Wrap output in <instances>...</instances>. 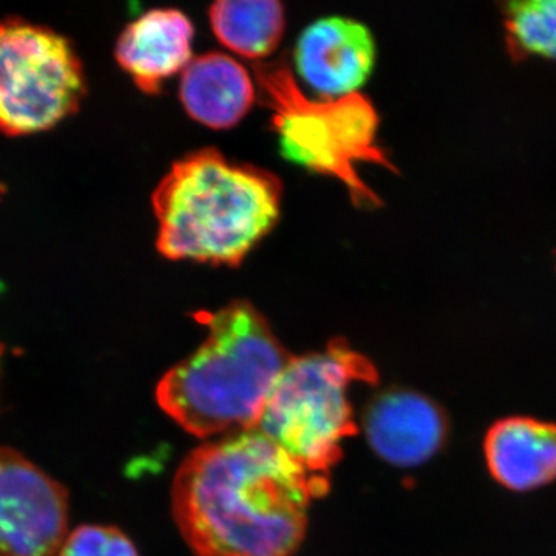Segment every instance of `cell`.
Segmentation results:
<instances>
[{
	"mask_svg": "<svg viewBox=\"0 0 556 556\" xmlns=\"http://www.w3.org/2000/svg\"><path fill=\"white\" fill-rule=\"evenodd\" d=\"M327 490V477L251 430L185 457L172 511L195 556H291L305 540L311 501Z\"/></svg>",
	"mask_w": 556,
	"mask_h": 556,
	"instance_id": "obj_1",
	"label": "cell"
},
{
	"mask_svg": "<svg viewBox=\"0 0 556 556\" xmlns=\"http://www.w3.org/2000/svg\"><path fill=\"white\" fill-rule=\"evenodd\" d=\"M197 320L207 328V338L160 380L161 409L201 439L257 430L291 354L247 300L199 313Z\"/></svg>",
	"mask_w": 556,
	"mask_h": 556,
	"instance_id": "obj_2",
	"label": "cell"
},
{
	"mask_svg": "<svg viewBox=\"0 0 556 556\" xmlns=\"http://www.w3.org/2000/svg\"><path fill=\"white\" fill-rule=\"evenodd\" d=\"M276 175L201 149L175 161L152 195L163 257L236 268L277 225Z\"/></svg>",
	"mask_w": 556,
	"mask_h": 556,
	"instance_id": "obj_3",
	"label": "cell"
},
{
	"mask_svg": "<svg viewBox=\"0 0 556 556\" xmlns=\"http://www.w3.org/2000/svg\"><path fill=\"white\" fill-rule=\"evenodd\" d=\"M260 98L273 113L278 148L289 163L339 179L357 207L379 206V197L361 178L357 164L394 169L378 144L379 116L367 97H306L287 60L257 62Z\"/></svg>",
	"mask_w": 556,
	"mask_h": 556,
	"instance_id": "obj_4",
	"label": "cell"
},
{
	"mask_svg": "<svg viewBox=\"0 0 556 556\" xmlns=\"http://www.w3.org/2000/svg\"><path fill=\"white\" fill-rule=\"evenodd\" d=\"M367 357L334 340L321 353L291 357L274 386L257 430L311 473L325 477L356 434L350 388L376 382Z\"/></svg>",
	"mask_w": 556,
	"mask_h": 556,
	"instance_id": "obj_5",
	"label": "cell"
},
{
	"mask_svg": "<svg viewBox=\"0 0 556 556\" xmlns=\"http://www.w3.org/2000/svg\"><path fill=\"white\" fill-rule=\"evenodd\" d=\"M87 93L78 51L62 33L21 20L0 21V131L49 130L79 109Z\"/></svg>",
	"mask_w": 556,
	"mask_h": 556,
	"instance_id": "obj_6",
	"label": "cell"
},
{
	"mask_svg": "<svg viewBox=\"0 0 556 556\" xmlns=\"http://www.w3.org/2000/svg\"><path fill=\"white\" fill-rule=\"evenodd\" d=\"M68 508L64 484L17 450L0 447V556H58Z\"/></svg>",
	"mask_w": 556,
	"mask_h": 556,
	"instance_id": "obj_7",
	"label": "cell"
},
{
	"mask_svg": "<svg viewBox=\"0 0 556 556\" xmlns=\"http://www.w3.org/2000/svg\"><path fill=\"white\" fill-rule=\"evenodd\" d=\"M376 42L364 24L329 16L303 30L295 46L294 64L300 79L318 97L358 93L375 68Z\"/></svg>",
	"mask_w": 556,
	"mask_h": 556,
	"instance_id": "obj_8",
	"label": "cell"
},
{
	"mask_svg": "<svg viewBox=\"0 0 556 556\" xmlns=\"http://www.w3.org/2000/svg\"><path fill=\"white\" fill-rule=\"evenodd\" d=\"M362 426L376 455L401 468L422 466L448 437L444 409L430 397L405 388H391L371 399Z\"/></svg>",
	"mask_w": 556,
	"mask_h": 556,
	"instance_id": "obj_9",
	"label": "cell"
},
{
	"mask_svg": "<svg viewBox=\"0 0 556 556\" xmlns=\"http://www.w3.org/2000/svg\"><path fill=\"white\" fill-rule=\"evenodd\" d=\"M193 25L182 11L150 10L130 22L115 43V60L139 90L159 93L192 62Z\"/></svg>",
	"mask_w": 556,
	"mask_h": 556,
	"instance_id": "obj_10",
	"label": "cell"
},
{
	"mask_svg": "<svg viewBox=\"0 0 556 556\" xmlns=\"http://www.w3.org/2000/svg\"><path fill=\"white\" fill-rule=\"evenodd\" d=\"M490 475L511 492H530L556 479V424L514 416L496 420L484 438Z\"/></svg>",
	"mask_w": 556,
	"mask_h": 556,
	"instance_id": "obj_11",
	"label": "cell"
},
{
	"mask_svg": "<svg viewBox=\"0 0 556 556\" xmlns=\"http://www.w3.org/2000/svg\"><path fill=\"white\" fill-rule=\"evenodd\" d=\"M255 98L252 75L239 61L218 51L192 60L179 80V100L186 113L211 129L237 126Z\"/></svg>",
	"mask_w": 556,
	"mask_h": 556,
	"instance_id": "obj_12",
	"label": "cell"
},
{
	"mask_svg": "<svg viewBox=\"0 0 556 556\" xmlns=\"http://www.w3.org/2000/svg\"><path fill=\"white\" fill-rule=\"evenodd\" d=\"M208 22L223 47L258 61L280 46L287 14L276 0H219L208 9Z\"/></svg>",
	"mask_w": 556,
	"mask_h": 556,
	"instance_id": "obj_13",
	"label": "cell"
},
{
	"mask_svg": "<svg viewBox=\"0 0 556 556\" xmlns=\"http://www.w3.org/2000/svg\"><path fill=\"white\" fill-rule=\"evenodd\" d=\"M504 27L511 53L556 62V0L508 3Z\"/></svg>",
	"mask_w": 556,
	"mask_h": 556,
	"instance_id": "obj_14",
	"label": "cell"
},
{
	"mask_svg": "<svg viewBox=\"0 0 556 556\" xmlns=\"http://www.w3.org/2000/svg\"><path fill=\"white\" fill-rule=\"evenodd\" d=\"M58 556H139V552L118 527L83 525L68 532Z\"/></svg>",
	"mask_w": 556,
	"mask_h": 556,
	"instance_id": "obj_15",
	"label": "cell"
},
{
	"mask_svg": "<svg viewBox=\"0 0 556 556\" xmlns=\"http://www.w3.org/2000/svg\"><path fill=\"white\" fill-rule=\"evenodd\" d=\"M3 356H5V345H3L2 342H0V382H2V364H3Z\"/></svg>",
	"mask_w": 556,
	"mask_h": 556,
	"instance_id": "obj_16",
	"label": "cell"
}]
</instances>
